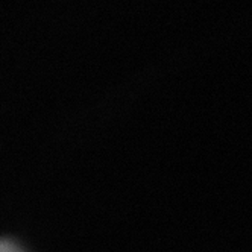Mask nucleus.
Wrapping results in <instances>:
<instances>
[{
  "mask_svg": "<svg viewBox=\"0 0 252 252\" xmlns=\"http://www.w3.org/2000/svg\"><path fill=\"white\" fill-rule=\"evenodd\" d=\"M0 252H23V251H22V248L17 246L14 242L0 239Z\"/></svg>",
  "mask_w": 252,
  "mask_h": 252,
  "instance_id": "nucleus-1",
  "label": "nucleus"
}]
</instances>
